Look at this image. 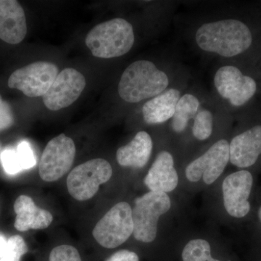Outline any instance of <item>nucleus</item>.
<instances>
[{
  "mask_svg": "<svg viewBox=\"0 0 261 261\" xmlns=\"http://www.w3.org/2000/svg\"><path fill=\"white\" fill-rule=\"evenodd\" d=\"M261 154V126L233 137L229 143V161L239 168L253 166Z\"/></svg>",
  "mask_w": 261,
  "mask_h": 261,
  "instance_id": "nucleus-13",
  "label": "nucleus"
},
{
  "mask_svg": "<svg viewBox=\"0 0 261 261\" xmlns=\"http://www.w3.org/2000/svg\"><path fill=\"white\" fill-rule=\"evenodd\" d=\"M106 261H140V258L135 252L121 250L115 252Z\"/></svg>",
  "mask_w": 261,
  "mask_h": 261,
  "instance_id": "nucleus-27",
  "label": "nucleus"
},
{
  "mask_svg": "<svg viewBox=\"0 0 261 261\" xmlns=\"http://www.w3.org/2000/svg\"><path fill=\"white\" fill-rule=\"evenodd\" d=\"M27 33V18L20 3L0 0V39L8 44H19Z\"/></svg>",
  "mask_w": 261,
  "mask_h": 261,
  "instance_id": "nucleus-14",
  "label": "nucleus"
},
{
  "mask_svg": "<svg viewBox=\"0 0 261 261\" xmlns=\"http://www.w3.org/2000/svg\"><path fill=\"white\" fill-rule=\"evenodd\" d=\"M85 87V77L82 73L74 68H65L43 96V102L48 109L59 111L76 101Z\"/></svg>",
  "mask_w": 261,
  "mask_h": 261,
  "instance_id": "nucleus-11",
  "label": "nucleus"
},
{
  "mask_svg": "<svg viewBox=\"0 0 261 261\" xmlns=\"http://www.w3.org/2000/svg\"><path fill=\"white\" fill-rule=\"evenodd\" d=\"M169 78L152 62L142 60L128 65L118 84V94L129 103H138L159 95L169 85Z\"/></svg>",
  "mask_w": 261,
  "mask_h": 261,
  "instance_id": "nucleus-2",
  "label": "nucleus"
},
{
  "mask_svg": "<svg viewBox=\"0 0 261 261\" xmlns=\"http://www.w3.org/2000/svg\"><path fill=\"white\" fill-rule=\"evenodd\" d=\"M200 102L198 98L192 94L181 96L176 105L171 127L176 133H181L186 129L189 122L195 118L200 110Z\"/></svg>",
  "mask_w": 261,
  "mask_h": 261,
  "instance_id": "nucleus-19",
  "label": "nucleus"
},
{
  "mask_svg": "<svg viewBox=\"0 0 261 261\" xmlns=\"http://www.w3.org/2000/svg\"><path fill=\"white\" fill-rule=\"evenodd\" d=\"M14 211L16 214L15 228L20 231L44 229L53 221V215L48 211L38 207L29 196H19L15 202Z\"/></svg>",
  "mask_w": 261,
  "mask_h": 261,
  "instance_id": "nucleus-16",
  "label": "nucleus"
},
{
  "mask_svg": "<svg viewBox=\"0 0 261 261\" xmlns=\"http://www.w3.org/2000/svg\"><path fill=\"white\" fill-rule=\"evenodd\" d=\"M75 156L74 142L61 134L48 142L41 157L39 173L44 181L53 182L63 177L71 168Z\"/></svg>",
  "mask_w": 261,
  "mask_h": 261,
  "instance_id": "nucleus-8",
  "label": "nucleus"
},
{
  "mask_svg": "<svg viewBox=\"0 0 261 261\" xmlns=\"http://www.w3.org/2000/svg\"><path fill=\"white\" fill-rule=\"evenodd\" d=\"M2 153V143L1 142H0V156H1Z\"/></svg>",
  "mask_w": 261,
  "mask_h": 261,
  "instance_id": "nucleus-32",
  "label": "nucleus"
},
{
  "mask_svg": "<svg viewBox=\"0 0 261 261\" xmlns=\"http://www.w3.org/2000/svg\"><path fill=\"white\" fill-rule=\"evenodd\" d=\"M135 39L132 24L125 19L114 18L94 27L87 34L85 42L94 57L109 59L128 53Z\"/></svg>",
  "mask_w": 261,
  "mask_h": 261,
  "instance_id": "nucleus-3",
  "label": "nucleus"
},
{
  "mask_svg": "<svg viewBox=\"0 0 261 261\" xmlns=\"http://www.w3.org/2000/svg\"><path fill=\"white\" fill-rule=\"evenodd\" d=\"M112 174V167L107 161L90 160L69 173L67 178L68 192L76 200H88L95 195L101 185L111 179Z\"/></svg>",
  "mask_w": 261,
  "mask_h": 261,
  "instance_id": "nucleus-5",
  "label": "nucleus"
},
{
  "mask_svg": "<svg viewBox=\"0 0 261 261\" xmlns=\"http://www.w3.org/2000/svg\"><path fill=\"white\" fill-rule=\"evenodd\" d=\"M180 97V91L171 88L149 99L142 108L144 121L147 124H160L171 119Z\"/></svg>",
  "mask_w": 261,
  "mask_h": 261,
  "instance_id": "nucleus-18",
  "label": "nucleus"
},
{
  "mask_svg": "<svg viewBox=\"0 0 261 261\" xmlns=\"http://www.w3.org/2000/svg\"><path fill=\"white\" fill-rule=\"evenodd\" d=\"M7 245V240H5L4 237L0 235V257L3 256V253H4L5 247Z\"/></svg>",
  "mask_w": 261,
  "mask_h": 261,
  "instance_id": "nucleus-28",
  "label": "nucleus"
},
{
  "mask_svg": "<svg viewBox=\"0 0 261 261\" xmlns=\"http://www.w3.org/2000/svg\"><path fill=\"white\" fill-rule=\"evenodd\" d=\"M58 75L57 65L49 62H35L13 72L8 80V87L21 91L29 97H43Z\"/></svg>",
  "mask_w": 261,
  "mask_h": 261,
  "instance_id": "nucleus-7",
  "label": "nucleus"
},
{
  "mask_svg": "<svg viewBox=\"0 0 261 261\" xmlns=\"http://www.w3.org/2000/svg\"><path fill=\"white\" fill-rule=\"evenodd\" d=\"M3 102V97H2L1 94H0V105Z\"/></svg>",
  "mask_w": 261,
  "mask_h": 261,
  "instance_id": "nucleus-31",
  "label": "nucleus"
},
{
  "mask_svg": "<svg viewBox=\"0 0 261 261\" xmlns=\"http://www.w3.org/2000/svg\"><path fill=\"white\" fill-rule=\"evenodd\" d=\"M0 160L5 172L8 174L15 175L23 171L16 149L7 147L2 151Z\"/></svg>",
  "mask_w": 261,
  "mask_h": 261,
  "instance_id": "nucleus-23",
  "label": "nucleus"
},
{
  "mask_svg": "<svg viewBox=\"0 0 261 261\" xmlns=\"http://www.w3.org/2000/svg\"><path fill=\"white\" fill-rule=\"evenodd\" d=\"M208 261H221V260H216V259H214V258H213V257H211L210 260H209Z\"/></svg>",
  "mask_w": 261,
  "mask_h": 261,
  "instance_id": "nucleus-30",
  "label": "nucleus"
},
{
  "mask_svg": "<svg viewBox=\"0 0 261 261\" xmlns=\"http://www.w3.org/2000/svg\"><path fill=\"white\" fill-rule=\"evenodd\" d=\"M214 118L213 113L209 110H199L194 118L192 133L197 140H207L212 135L214 130Z\"/></svg>",
  "mask_w": 261,
  "mask_h": 261,
  "instance_id": "nucleus-21",
  "label": "nucleus"
},
{
  "mask_svg": "<svg viewBox=\"0 0 261 261\" xmlns=\"http://www.w3.org/2000/svg\"><path fill=\"white\" fill-rule=\"evenodd\" d=\"M152 146L150 135L144 130L139 132L128 145L117 150V161L123 167H145L150 159Z\"/></svg>",
  "mask_w": 261,
  "mask_h": 261,
  "instance_id": "nucleus-17",
  "label": "nucleus"
},
{
  "mask_svg": "<svg viewBox=\"0 0 261 261\" xmlns=\"http://www.w3.org/2000/svg\"><path fill=\"white\" fill-rule=\"evenodd\" d=\"M28 252V247L21 237L14 235L7 241L6 247L0 261H20Z\"/></svg>",
  "mask_w": 261,
  "mask_h": 261,
  "instance_id": "nucleus-22",
  "label": "nucleus"
},
{
  "mask_svg": "<svg viewBox=\"0 0 261 261\" xmlns=\"http://www.w3.org/2000/svg\"><path fill=\"white\" fill-rule=\"evenodd\" d=\"M214 82L219 95L234 107L246 104L257 91L255 81L233 65L219 68L215 73Z\"/></svg>",
  "mask_w": 261,
  "mask_h": 261,
  "instance_id": "nucleus-9",
  "label": "nucleus"
},
{
  "mask_svg": "<svg viewBox=\"0 0 261 261\" xmlns=\"http://www.w3.org/2000/svg\"><path fill=\"white\" fill-rule=\"evenodd\" d=\"M169 196L164 192L149 191L135 201L132 209L134 237L142 243H152L157 236L158 222L171 208Z\"/></svg>",
  "mask_w": 261,
  "mask_h": 261,
  "instance_id": "nucleus-4",
  "label": "nucleus"
},
{
  "mask_svg": "<svg viewBox=\"0 0 261 261\" xmlns=\"http://www.w3.org/2000/svg\"><path fill=\"white\" fill-rule=\"evenodd\" d=\"M49 261H82V258L74 247L61 245L51 250Z\"/></svg>",
  "mask_w": 261,
  "mask_h": 261,
  "instance_id": "nucleus-24",
  "label": "nucleus"
},
{
  "mask_svg": "<svg viewBox=\"0 0 261 261\" xmlns=\"http://www.w3.org/2000/svg\"><path fill=\"white\" fill-rule=\"evenodd\" d=\"M178 176L174 168L172 154L162 151L149 168L145 178V185L150 191L172 192L178 186Z\"/></svg>",
  "mask_w": 261,
  "mask_h": 261,
  "instance_id": "nucleus-15",
  "label": "nucleus"
},
{
  "mask_svg": "<svg viewBox=\"0 0 261 261\" xmlns=\"http://www.w3.org/2000/svg\"><path fill=\"white\" fill-rule=\"evenodd\" d=\"M14 123V117L8 102L3 101L0 105V132L10 128Z\"/></svg>",
  "mask_w": 261,
  "mask_h": 261,
  "instance_id": "nucleus-26",
  "label": "nucleus"
},
{
  "mask_svg": "<svg viewBox=\"0 0 261 261\" xmlns=\"http://www.w3.org/2000/svg\"><path fill=\"white\" fill-rule=\"evenodd\" d=\"M258 216H259V219H260V221H261V207H260V209H259V211H258Z\"/></svg>",
  "mask_w": 261,
  "mask_h": 261,
  "instance_id": "nucleus-29",
  "label": "nucleus"
},
{
  "mask_svg": "<svg viewBox=\"0 0 261 261\" xmlns=\"http://www.w3.org/2000/svg\"><path fill=\"white\" fill-rule=\"evenodd\" d=\"M133 231L132 207L128 202H121L99 220L92 234L101 246L113 249L124 243Z\"/></svg>",
  "mask_w": 261,
  "mask_h": 261,
  "instance_id": "nucleus-6",
  "label": "nucleus"
},
{
  "mask_svg": "<svg viewBox=\"0 0 261 261\" xmlns=\"http://www.w3.org/2000/svg\"><path fill=\"white\" fill-rule=\"evenodd\" d=\"M16 151L23 171L30 169L35 166L37 161H36L34 151L29 142H25V141L20 142L17 146Z\"/></svg>",
  "mask_w": 261,
  "mask_h": 261,
  "instance_id": "nucleus-25",
  "label": "nucleus"
},
{
  "mask_svg": "<svg viewBox=\"0 0 261 261\" xmlns=\"http://www.w3.org/2000/svg\"><path fill=\"white\" fill-rule=\"evenodd\" d=\"M195 42L202 50L231 58L250 48L252 36L243 22L224 19L201 25L196 32Z\"/></svg>",
  "mask_w": 261,
  "mask_h": 261,
  "instance_id": "nucleus-1",
  "label": "nucleus"
},
{
  "mask_svg": "<svg viewBox=\"0 0 261 261\" xmlns=\"http://www.w3.org/2000/svg\"><path fill=\"white\" fill-rule=\"evenodd\" d=\"M253 178L249 171H237L228 175L222 185L225 209L232 217L246 216L250 211L248 198L251 192Z\"/></svg>",
  "mask_w": 261,
  "mask_h": 261,
  "instance_id": "nucleus-12",
  "label": "nucleus"
},
{
  "mask_svg": "<svg viewBox=\"0 0 261 261\" xmlns=\"http://www.w3.org/2000/svg\"><path fill=\"white\" fill-rule=\"evenodd\" d=\"M229 161V143L220 140L188 165L185 171L189 181L197 182L201 178L206 185H212L224 172Z\"/></svg>",
  "mask_w": 261,
  "mask_h": 261,
  "instance_id": "nucleus-10",
  "label": "nucleus"
},
{
  "mask_svg": "<svg viewBox=\"0 0 261 261\" xmlns=\"http://www.w3.org/2000/svg\"><path fill=\"white\" fill-rule=\"evenodd\" d=\"M183 261H208L211 257V245L205 240L189 242L182 252Z\"/></svg>",
  "mask_w": 261,
  "mask_h": 261,
  "instance_id": "nucleus-20",
  "label": "nucleus"
}]
</instances>
